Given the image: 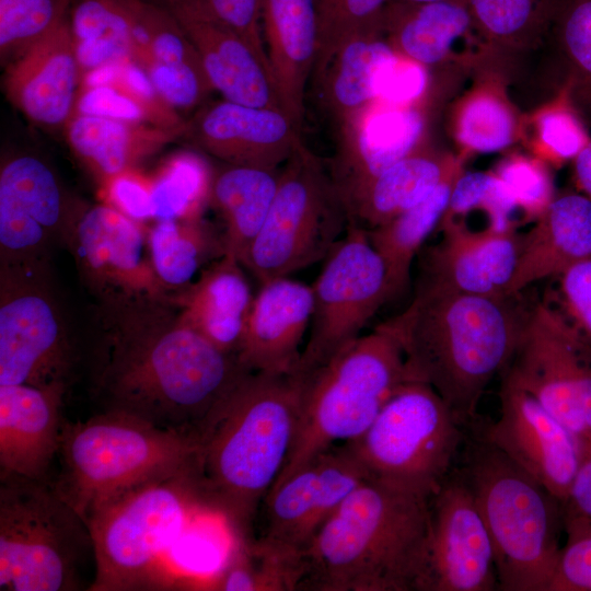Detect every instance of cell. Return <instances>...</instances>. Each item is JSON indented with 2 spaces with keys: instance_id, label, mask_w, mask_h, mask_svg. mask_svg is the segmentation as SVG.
<instances>
[{
  "instance_id": "32",
  "label": "cell",
  "mask_w": 591,
  "mask_h": 591,
  "mask_svg": "<svg viewBox=\"0 0 591 591\" xmlns=\"http://www.w3.org/2000/svg\"><path fill=\"white\" fill-rule=\"evenodd\" d=\"M464 163L465 159L457 153L437 148L430 141L425 143L347 200L350 223L372 229L390 221L426 198Z\"/></svg>"
},
{
  "instance_id": "28",
  "label": "cell",
  "mask_w": 591,
  "mask_h": 591,
  "mask_svg": "<svg viewBox=\"0 0 591 591\" xmlns=\"http://www.w3.org/2000/svg\"><path fill=\"white\" fill-rule=\"evenodd\" d=\"M471 85L455 97L448 113V132L457 154L503 152L522 141L524 115L508 91L506 65L489 61L473 70Z\"/></svg>"
},
{
  "instance_id": "30",
  "label": "cell",
  "mask_w": 591,
  "mask_h": 591,
  "mask_svg": "<svg viewBox=\"0 0 591 591\" xmlns=\"http://www.w3.org/2000/svg\"><path fill=\"white\" fill-rule=\"evenodd\" d=\"M591 256V199L579 190L556 194L522 233L519 258L507 294H517Z\"/></svg>"
},
{
  "instance_id": "34",
  "label": "cell",
  "mask_w": 591,
  "mask_h": 591,
  "mask_svg": "<svg viewBox=\"0 0 591 591\" xmlns=\"http://www.w3.org/2000/svg\"><path fill=\"white\" fill-rule=\"evenodd\" d=\"M396 57L382 30L358 35L336 53L316 83L325 111L338 127L378 96Z\"/></svg>"
},
{
  "instance_id": "27",
  "label": "cell",
  "mask_w": 591,
  "mask_h": 591,
  "mask_svg": "<svg viewBox=\"0 0 591 591\" xmlns=\"http://www.w3.org/2000/svg\"><path fill=\"white\" fill-rule=\"evenodd\" d=\"M382 32L398 55L428 68L459 66L473 71L472 62L457 50L459 44L486 50L474 31L466 0H390L382 14Z\"/></svg>"
},
{
  "instance_id": "39",
  "label": "cell",
  "mask_w": 591,
  "mask_h": 591,
  "mask_svg": "<svg viewBox=\"0 0 591 591\" xmlns=\"http://www.w3.org/2000/svg\"><path fill=\"white\" fill-rule=\"evenodd\" d=\"M586 120L576 107L568 79L546 102L524 115L522 143L552 169L572 160L589 143Z\"/></svg>"
},
{
  "instance_id": "29",
  "label": "cell",
  "mask_w": 591,
  "mask_h": 591,
  "mask_svg": "<svg viewBox=\"0 0 591 591\" xmlns=\"http://www.w3.org/2000/svg\"><path fill=\"white\" fill-rule=\"evenodd\" d=\"M318 0H260L268 66L281 105L301 127L317 46Z\"/></svg>"
},
{
  "instance_id": "18",
  "label": "cell",
  "mask_w": 591,
  "mask_h": 591,
  "mask_svg": "<svg viewBox=\"0 0 591 591\" xmlns=\"http://www.w3.org/2000/svg\"><path fill=\"white\" fill-rule=\"evenodd\" d=\"M81 204L39 157L19 154L2 161L0 263L49 262L54 248H66Z\"/></svg>"
},
{
  "instance_id": "50",
  "label": "cell",
  "mask_w": 591,
  "mask_h": 591,
  "mask_svg": "<svg viewBox=\"0 0 591 591\" xmlns=\"http://www.w3.org/2000/svg\"><path fill=\"white\" fill-rule=\"evenodd\" d=\"M106 204L130 218L144 224L154 220L151 181L134 170L111 177L102 185Z\"/></svg>"
},
{
  "instance_id": "42",
  "label": "cell",
  "mask_w": 591,
  "mask_h": 591,
  "mask_svg": "<svg viewBox=\"0 0 591 591\" xmlns=\"http://www.w3.org/2000/svg\"><path fill=\"white\" fill-rule=\"evenodd\" d=\"M475 212L484 215L491 229L500 231L517 229V216L520 210L505 184L493 171L464 170L459 175L439 227L463 222Z\"/></svg>"
},
{
  "instance_id": "14",
  "label": "cell",
  "mask_w": 591,
  "mask_h": 591,
  "mask_svg": "<svg viewBox=\"0 0 591 591\" xmlns=\"http://www.w3.org/2000/svg\"><path fill=\"white\" fill-rule=\"evenodd\" d=\"M312 288L313 311L297 373L308 374L361 336L390 301L386 270L366 229L350 223Z\"/></svg>"
},
{
  "instance_id": "7",
  "label": "cell",
  "mask_w": 591,
  "mask_h": 591,
  "mask_svg": "<svg viewBox=\"0 0 591 591\" xmlns=\"http://www.w3.org/2000/svg\"><path fill=\"white\" fill-rule=\"evenodd\" d=\"M300 378L297 429L274 486L325 450L360 437L407 381L402 348L383 323Z\"/></svg>"
},
{
  "instance_id": "19",
  "label": "cell",
  "mask_w": 591,
  "mask_h": 591,
  "mask_svg": "<svg viewBox=\"0 0 591 591\" xmlns=\"http://www.w3.org/2000/svg\"><path fill=\"white\" fill-rule=\"evenodd\" d=\"M368 478L345 443L325 450L269 490L257 514L260 531L254 536L301 557L338 506Z\"/></svg>"
},
{
  "instance_id": "1",
  "label": "cell",
  "mask_w": 591,
  "mask_h": 591,
  "mask_svg": "<svg viewBox=\"0 0 591 591\" xmlns=\"http://www.w3.org/2000/svg\"><path fill=\"white\" fill-rule=\"evenodd\" d=\"M84 364L102 410L199 443L252 372L184 323L170 298L96 303Z\"/></svg>"
},
{
  "instance_id": "4",
  "label": "cell",
  "mask_w": 591,
  "mask_h": 591,
  "mask_svg": "<svg viewBox=\"0 0 591 591\" xmlns=\"http://www.w3.org/2000/svg\"><path fill=\"white\" fill-rule=\"evenodd\" d=\"M429 500L362 482L302 554L298 591H417Z\"/></svg>"
},
{
  "instance_id": "2",
  "label": "cell",
  "mask_w": 591,
  "mask_h": 591,
  "mask_svg": "<svg viewBox=\"0 0 591 591\" xmlns=\"http://www.w3.org/2000/svg\"><path fill=\"white\" fill-rule=\"evenodd\" d=\"M530 309L519 293L478 296L418 282L408 306L383 324L402 348L407 380L430 385L466 425L511 361Z\"/></svg>"
},
{
  "instance_id": "54",
  "label": "cell",
  "mask_w": 591,
  "mask_h": 591,
  "mask_svg": "<svg viewBox=\"0 0 591 591\" xmlns=\"http://www.w3.org/2000/svg\"><path fill=\"white\" fill-rule=\"evenodd\" d=\"M563 507L591 522V453L583 457Z\"/></svg>"
},
{
  "instance_id": "36",
  "label": "cell",
  "mask_w": 591,
  "mask_h": 591,
  "mask_svg": "<svg viewBox=\"0 0 591 591\" xmlns=\"http://www.w3.org/2000/svg\"><path fill=\"white\" fill-rule=\"evenodd\" d=\"M148 247L154 273L170 294L187 288L227 253L223 234L202 217L153 221L148 227Z\"/></svg>"
},
{
  "instance_id": "11",
  "label": "cell",
  "mask_w": 591,
  "mask_h": 591,
  "mask_svg": "<svg viewBox=\"0 0 591 591\" xmlns=\"http://www.w3.org/2000/svg\"><path fill=\"white\" fill-rule=\"evenodd\" d=\"M83 362L49 262L0 263V385L68 390Z\"/></svg>"
},
{
  "instance_id": "21",
  "label": "cell",
  "mask_w": 591,
  "mask_h": 591,
  "mask_svg": "<svg viewBox=\"0 0 591 591\" xmlns=\"http://www.w3.org/2000/svg\"><path fill=\"white\" fill-rule=\"evenodd\" d=\"M300 129L281 108L223 99L197 112L183 136L227 164L278 170L303 144Z\"/></svg>"
},
{
  "instance_id": "9",
  "label": "cell",
  "mask_w": 591,
  "mask_h": 591,
  "mask_svg": "<svg viewBox=\"0 0 591 591\" xmlns=\"http://www.w3.org/2000/svg\"><path fill=\"white\" fill-rule=\"evenodd\" d=\"M94 560L85 520L51 486L0 473V590L77 591Z\"/></svg>"
},
{
  "instance_id": "40",
  "label": "cell",
  "mask_w": 591,
  "mask_h": 591,
  "mask_svg": "<svg viewBox=\"0 0 591 591\" xmlns=\"http://www.w3.org/2000/svg\"><path fill=\"white\" fill-rule=\"evenodd\" d=\"M234 541L225 563L211 579L210 590L298 591L301 557L282 553L255 536Z\"/></svg>"
},
{
  "instance_id": "10",
  "label": "cell",
  "mask_w": 591,
  "mask_h": 591,
  "mask_svg": "<svg viewBox=\"0 0 591 591\" xmlns=\"http://www.w3.org/2000/svg\"><path fill=\"white\" fill-rule=\"evenodd\" d=\"M463 426L430 385L407 380L368 429L345 444L369 479L430 499L452 471Z\"/></svg>"
},
{
  "instance_id": "45",
  "label": "cell",
  "mask_w": 591,
  "mask_h": 591,
  "mask_svg": "<svg viewBox=\"0 0 591 591\" xmlns=\"http://www.w3.org/2000/svg\"><path fill=\"white\" fill-rule=\"evenodd\" d=\"M493 172L513 197L525 222H534L556 195L552 167L530 153H508Z\"/></svg>"
},
{
  "instance_id": "8",
  "label": "cell",
  "mask_w": 591,
  "mask_h": 591,
  "mask_svg": "<svg viewBox=\"0 0 591 591\" xmlns=\"http://www.w3.org/2000/svg\"><path fill=\"white\" fill-rule=\"evenodd\" d=\"M206 514L197 472L135 488L88 521L95 571L89 590L130 591L173 587L170 553L192 522Z\"/></svg>"
},
{
  "instance_id": "47",
  "label": "cell",
  "mask_w": 591,
  "mask_h": 591,
  "mask_svg": "<svg viewBox=\"0 0 591 591\" xmlns=\"http://www.w3.org/2000/svg\"><path fill=\"white\" fill-rule=\"evenodd\" d=\"M552 27L569 74L591 78V0H560Z\"/></svg>"
},
{
  "instance_id": "15",
  "label": "cell",
  "mask_w": 591,
  "mask_h": 591,
  "mask_svg": "<svg viewBox=\"0 0 591 591\" xmlns=\"http://www.w3.org/2000/svg\"><path fill=\"white\" fill-rule=\"evenodd\" d=\"M66 248L97 303L169 299L148 247V227L105 204L82 202Z\"/></svg>"
},
{
  "instance_id": "43",
  "label": "cell",
  "mask_w": 591,
  "mask_h": 591,
  "mask_svg": "<svg viewBox=\"0 0 591 591\" xmlns=\"http://www.w3.org/2000/svg\"><path fill=\"white\" fill-rule=\"evenodd\" d=\"M390 0H318L317 46L313 77L317 80L333 57L351 38L382 30Z\"/></svg>"
},
{
  "instance_id": "20",
  "label": "cell",
  "mask_w": 591,
  "mask_h": 591,
  "mask_svg": "<svg viewBox=\"0 0 591 591\" xmlns=\"http://www.w3.org/2000/svg\"><path fill=\"white\" fill-rule=\"evenodd\" d=\"M500 415L482 439L522 467L561 503L583 460L577 438L530 393L501 374Z\"/></svg>"
},
{
  "instance_id": "5",
  "label": "cell",
  "mask_w": 591,
  "mask_h": 591,
  "mask_svg": "<svg viewBox=\"0 0 591 591\" xmlns=\"http://www.w3.org/2000/svg\"><path fill=\"white\" fill-rule=\"evenodd\" d=\"M199 442L127 414L102 410L66 421L55 490L88 523L117 497L174 475L198 473Z\"/></svg>"
},
{
  "instance_id": "58",
  "label": "cell",
  "mask_w": 591,
  "mask_h": 591,
  "mask_svg": "<svg viewBox=\"0 0 591 591\" xmlns=\"http://www.w3.org/2000/svg\"><path fill=\"white\" fill-rule=\"evenodd\" d=\"M397 1H404V2H430V1H439V0H397Z\"/></svg>"
},
{
  "instance_id": "3",
  "label": "cell",
  "mask_w": 591,
  "mask_h": 591,
  "mask_svg": "<svg viewBox=\"0 0 591 591\" xmlns=\"http://www.w3.org/2000/svg\"><path fill=\"white\" fill-rule=\"evenodd\" d=\"M300 402L299 374L250 372L199 443L201 505L234 540L254 536L260 506L287 462Z\"/></svg>"
},
{
  "instance_id": "24",
  "label": "cell",
  "mask_w": 591,
  "mask_h": 591,
  "mask_svg": "<svg viewBox=\"0 0 591 591\" xmlns=\"http://www.w3.org/2000/svg\"><path fill=\"white\" fill-rule=\"evenodd\" d=\"M81 70L68 18L54 32L5 66L4 90L28 119L67 126L81 88Z\"/></svg>"
},
{
  "instance_id": "46",
  "label": "cell",
  "mask_w": 591,
  "mask_h": 591,
  "mask_svg": "<svg viewBox=\"0 0 591 591\" xmlns=\"http://www.w3.org/2000/svg\"><path fill=\"white\" fill-rule=\"evenodd\" d=\"M564 530L547 591H591V522L564 510Z\"/></svg>"
},
{
  "instance_id": "51",
  "label": "cell",
  "mask_w": 591,
  "mask_h": 591,
  "mask_svg": "<svg viewBox=\"0 0 591 591\" xmlns=\"http://www.w3.org/2000/svg\"><path fill=\"white\" fill-rule=\"evenodd\" d=\"M195 1L216 19L242 36L257 56L268 66L260 24V0Z\"/></svg>"
},
{
  "instance_id": "52",
  "label": "cell",
  "mask_w": 591,
  "mask_h": 591,
  "mask_svg": "<svg viewBox=\"0 0 591 591\" xmlns=\"http://www.w3.org/2000/svg\"><path fill=\"white\" fill-rule=\"evenodd\" d=\"M564 313L591 339V256L558 276Z\"/></svg>"
},
{
  "instance_id": "35",
  "label": "cell",
  "mask_w": 591,
  "mask_h": 591,
  "mask_svg": "<svg viewBox=\"0 0 591 591\" xmlns=\"http://www.w3.org/2000/svg\"><path fill=\"white\" fill-rule=\"evenodd\" d=\"M279 172L225 163L213 173L209 204L222 220L227 253L240 263L267 218Z\"/></svg>"
},
{
  "instance_id": "13",
  "label": "cell",
  "mask_w": 591,
  "mask_h": 591,
  "mask_svg": "<svg viewBox=\"0 0 591 591\" xmlns=\"http://www.w3.org/2000/svg\"><path fill=\"white\" fill-rule=\"evenodd\" d=\"M530 393L591 453V339L548 302L531 306L501 373Z\"/></svg>"
},
{
  "instance_id": "23",
  "label": "cell",
  "mask_w": 591,
  "mask_h": 591,
  "mask_svg": "<svg viewBox=\"0 0 591 591\" xmlns=\"http://www.w3.org/2000/svg\"><path fill=\"white\" fill-rule=\"evenodd\" d=\"M439 231L442 239L429 248L419 282L460 293L507 294L522 233L473 229L460 222L440 225Z\"/></svg>"
},
{
  "instance_id": "56",
  "label": "cell",
  "mask_w": 591,
  "mask_h": 591,
  "mask_svg": "<svg viewBox=\"0 0 591 591\" xmlns=\"http://www.w3.org/2000/svg\"><path fill=\"white\" fill-rule=\"evenodd\" d=\"M571 99L586 121L591 123V78L568 74Z\"/></svg>"
},
{
  "instance_id": "22",
  "label": "cell",
  "mask_w": 591,
  "mask_h": 591,
  "mask_svg": "<svg viewBox=\"0 0 591 591\" xmlns=\"http://www.w3.org/2000/svg\"><path fill=\"white\" fill-rule=\"evenodd\" d=\"M160 2L185 33L215 91L224 100L283 109L268 66L242 36L195 0Z\"/></svg>"
},
{
  "instance_id": "31",
  "label": "cell",
  "mask_w": 591,
  "mask_h": 591,
  "mask_svg": "<svg viewBox=\"0 0 591 591\" xmlns=\"http://www.w3.org/2000/svg\"><path fill=\"white\" fill-rule=\"evenodd\" d=\"M242 268L237 258L225 253L192 285L170 296L184 323L236 357L254 300Z\"/></svg>"
},
{
  "instance_id": "17",
  "label": "cell",
  "mask_w": 591,
  "mask_h": 591,
  "mask_svg": "<svg viewBox=\"0 0 591 591\" xmlns=\"http://www.w3.org/2000/svg\"><path fill=\"white\" fill-rule=\"evenodd\" d=\"M494 590L498 579L488 530L463 473H450L429 500L417 591Z\"/></svg>"
},
{
  "instance_id": "41",
  "label": "cell",
  "mask_w": 591,
  "mask_h": 591,
  "mask_svg": "<svg viewBox=\"0 0 591 591\" xmlns=\"http://www.w3.org/2000/svg\"><path fill=\"white\" fill-rule=\"evenodd\" d=\"M213 173L196 153L171 157L151 181L154 220H189L202 217L210 200Z\"/></svg>"
},
{
  "instance_id": "25",
  "label": "cell",
  "mask_w": 591,
  "mask_h": 591,
  "mask_svg": "<svg viewBox=\"0 0 591 591\" xmlns=\"http://www.w3.org/2000/svg\"><path fill=\"white\" fill-rule=\"evenodd\" d=\"M62 387L0 385V473L50 483L66 425Z\"/></svg>"
},
{
  "instance_id": "49",
  "label": "cell",
  "mask_w": 591,
  "mask_h": 591,
  "mask_svg": "<svg viewBox=\"0 0 591 591\" xmlns=\"http://www.w3.org/2000/svg\"><path fill=\"white\" fill-rule=\"evenodd\" d=\"M73 114L153 125L147 108L118 85L80 89Z\"/></svg>"
},
{
  "instance_id": "16",
  "label": "cell",
  "mask_w": 591,
  "mask_h": 591,
  "mask_svg": "<svg viewBox=\"0 0 591 591\" xmlns=\"http://www.w3.org/2000/svg\"><path fill=\"white\" fill-rule=\"evenodd\" d=\"M457 78L441 71L429 92L413 104L374 99L339 127V147L331 175L345 205L375 176L429 142L430 119Z\"/></svg>"
},
{
  "instance_id": "44",
  "label": "cell",
  "mask_w": 591,
  "mask_h": 591,
  "mask_svg": "<svg viewBox=\"0 0 591 591\" xmlns=\"http://www.w3.org/2000/svg\"><path fill=\"white\" fill-rule=\"evenodd\" d=\"M71 1L0 0L1 65L8 66L65 22Z\"/></svg>"
},
{
  "instance_id": "26",
  "label": "cell",
  "mask_w": 591,
  "mask_h": 591,
  "mask_svg": "<svg viewBox=\"0 0 591 591\" xmlns=\"http://www.w3.org/2000/svg\"><path fill=\"white\" fill-rule=\"evenodd\" d=\"M312 311L311 286L289 277L260 283L237 354L240 362L252 372L297 373Z\"/></svg>"
},
{
  "instance_id": "12",
  "label": "cell",
  "mask_w": 591,
  "mask_h": 591,
  "mask_svg": "<svg viewBox=\"0 0 591 591\" xmlns=\"http://www.w3.org/2000/svg\"><path fill=\"white\" fill-rule=\"evenodd\" d=\"M350 224L329 173L302 144L279 172L267 218L241 264L260 283L324 260Z\"/></svg>"
},
{
  "instance_id": "48",
  "label": "cell",
  "mask_w": 591,
  "mask_h": 591,
  "mask_svg": "<svg viewBox=\"0 0 591 591\" xmlns=\"http://www.w3.org/2000/svg\"><path fill=\"white\" fill-rule=\"evenodd\" d=\"M144 69L160 96L175 111L195 107L215 91L201 63L151 62Z\"/></svg>"
},
{
  "instance_id": "53",
  "label": "cell",
  "mask_w": 591,
  "mask_h": 591,
  "mask_svg": "<svg viewBox=\"0 0 591 591\" xmlns=\"http://www.w3.org/2000/svg\"><path fill=\"white\" fill-rule=\"evenodd\" d=\"M74 49L81 74L105 65L134 58L131 44L115 36L74 42Z\"/></svg>"
},
{
  "instance_id": "38",
  "label": "cell",
  "mask_w": 591,
  "mask_h": 591,
  "mask_svg": "<svg viewBox=\"0 0 591 591\" xmlns=\"http://www.w3.org/2000/svg\"><path fill=\"white\" fill-rule=\"evenodd\" d=\"M489 56L505 65L536 48L553 26L560 0H466Z\"/></svg>"
},
{
  "instance_id": "55",
  "label": "cell",
  "mask_w": 591,
  "mask_h": 591,
  "mask_svg": "<svg viewBox=\"0 0 591 591\" xmlns=\"http://www.w3.org/2000/svg\"><path fill=\"white\" fill-rule=\"evenodd\" d=\"M572 173L578 190L591 199V140L572 160Z\"/></svg>"
},
{
  "instance_id": "57",
  "label": "cell",
  "mask_w": 591,
  "mask_h": 591,
  "mask_svg": "<svg viewBox=\"0 0 591 591\" xmlns=\"http://www.w3.org/2000/svg\"><path fill=\"white\" fill-rule=\"evenodd\" d=\"M124 61L105 65L83 73L81 77L80 89L116 84L120 74L121 63Z\"/></svg>"
},
{
  "instance_id": "33",
  "label": "cell",
  "mask_w": 591,
  "mask_h": 591,
  "mask_svg": "<svg viewBox=\"0 0 591 591\" xmlns=\"http://www.w3.org/2000/svg\"><path fill=\"white\" fill-rule=\"evenodd\" d=\"M66 129L73 153L101 186L117 174L135 170L185 131L84 114H73Z\"/></svg>"
},
{
  "instance_id": "37",
  "label": "cell",
  "mask_w": 591,
  "mask_h": 591,
  "mask_svg": "<svg viewBox=\"0 0 591 591\" xmlns=\"http://www.w3.org/2000/svg\"><path fill=\"white\" fill-rule=\"evenodd\" d=\"M463 171L464 167L451 174L426 198L390 221L366 229L384 264L390 300L399 296L408 286L414 258L428 236L439 227L454 183Z\"/></svg>"
},
{
  "instance_id": "6",
  "label": "cell",
  "mask_w": 591,
  "mask_h": 591,
  "mask_svg": "<svg viewBox=\"0 0 591 591\" xmlns=\"http://www.w3.org/2000/svg\"><path fill=\"white\" fill-rule=\"evenodd\" d=\"M461 472L491 540L498 590L547 591L560 549L561 501L484 439Z\"/></svg>"
}]
</instances>
